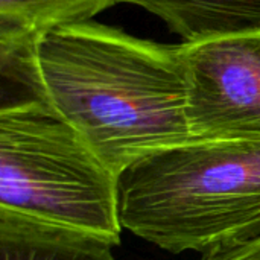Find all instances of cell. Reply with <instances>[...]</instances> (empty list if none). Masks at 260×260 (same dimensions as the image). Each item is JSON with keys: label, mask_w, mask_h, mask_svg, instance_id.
<instances>
[{"label": "cell", "mask_w": 260, "mask_h": 260, "mask_svg": "<svg viewBox=\"0 0 260 260\" xmlns=\"http://www.w3.org/2000/svg\"><path fill=\"white\" fill-rule=\"evenodd\" d=\"M0 218L120 244L119 177L47 104L0 108Z\"/></svg>", "instance_id": "cell-3"}, {"label": "cell", "mask_w": 260, "mask_h": 260, "mask_svg": "<svg viewBox=\"0 0 260 260\" xmlns=\"http://www.w3.org/2000/svg\"><path fill=\"white\" fill-rule=\"evenodd\" d=\"M125 230L174 254H218L260 239V143L192 140L119 177Z\"/></svg>", "instance_id": "cell-2"}, {"label": "cell", "mask_w": 260, "mask_h": 260, "mask_svg": "<svg viewBox=\"0 0 260 260\" xmlns=\"http://www.w3.org/2000/svg\"><path fill=\"white\" fill-rule=\"evenodd\" d=\"M161 18L186 43L260 32V0H119Z\"/></svg>", "instance_id": "cell-5"}, {"label": "cell", "mask_w": 260, "mask_h": 260, "mask_svg": "<svg viewBox=\"0 0 260 260\" xmlns=\"http://www.w3.org/2000/svg\"><path fill=\"white\" fill-rule=\"evenodd\" d=\"M193 140L260 143V32L184 43Z\"/></svg>", "instance_id": "cell-4"}, {"label": "cell", "mask_w": 260, "mask_h": 260, "mask_svg": "<svg viewBox=\"0 0 260 260\" xmlns=\"http://www.w3.org/2000/svg\"><path fill=\"white\" fill-rule=\"evenodd\" d=\"M119 0H0V49L35 46L49 30L87 23Z\"/></svg>", "instance_id": "cell-7"}, {"label": "cell", "mask_w": 260, "mask_h": 260, "mask_svg": "<svg viewBox=\"0 0 260 260\" xmlns=\"http://www.w3.org/2000/svg\"><path fill=\"white\" fill-rule=\"evenodd\" d=\"M44 102L117 175L192 142L186 116L184 44L78 23L44 34L34 49Z\"/></svg>", "instance_id": "cell-1"}, {"label": "cell", "mask_w": 260, "mask_h": 260, "mask_svg": "<svg viewBox=\"0 0 260 260\" xmlns=\"http://www.w3.org/2000/svg\"><path fill=\"white\" fill-rule=\"evenodd\" d=\"M111 248L88 235L0 218V260H116Z\"/></svg>", "instance_id": "cell-6"}, {"label": "cell", "mask_w": 260, "mask_h": 260, "mask_svg": "<svg viewBox=\"0 0 260 260\" xmlns=\"http://www.w3.org/2000/svg\"><path fill=\"white\" fill-rule=\"evenodd\" d=\"M201 260H260V239L230 251L203 256Z\"/></svg>", "instance_id": "cell-8"}]
</instances>
